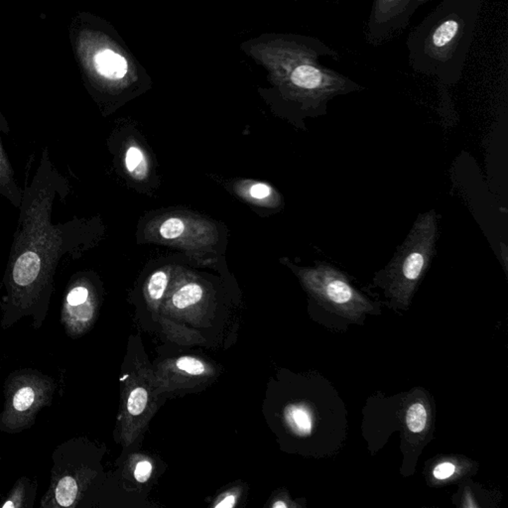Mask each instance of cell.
Segmentation results:
<instances>
[{"label": "cell", "mask_w": 508, "mask_h": 508, "mask_svg": "<svg viewBox=\"0 0 508 508\" xmlns=\"http://www.w3.org/2000/svg\"><path fill=\"white\" fill-rule=\"evenodd\" d=\"M204 296V289L195 282L187 283L172 296V304L175 308L186 309L199 303Z\"/></svg>", "instance_id": "cell-16"}, {"label": "cell", "mask_w": 508, "mask_h": 508, "mask_svg": "<svg viewBox=\"0 0 508 508\" xmlns=\"http://www.w3.org/2000/svg\"><path fill=\"white\" fill-rule=\"evenodd\" d=\"M430 421V408L425 399L415 398L406 406L405 426L409 437L427 435Z\"/></svg>", "instance_id": "cell-10"}, {"label": "cell", "mask_w": 508, "mask_h": 508, "mask_svg": "<svg viewBox=\"0 0 508 508\" xmlns=\"http://www.w3.org/2000/svg\"><path fill=\"white\" fill-rule=\"evenodd\" d=\"M125 165L128 174L135 180H144L148 175V161L144 150L137 145H130L125 151Z\"/></svg>", "instance_id": "cell-14"}, {"label": "cell", "mask_w": 508, "mask_h": 508, "mask_svg": "<svg viewBox=\"0 0 508 508\" xmlns=\"http://www.w3.org/2000/svg\"><path fill=\"white\" fill-rule=\"evenodd\" d=\"M169 275L167 271L160 269L155 271L147 282V294L152 301H159L163 298L168 286Z\"/></svg>", "instance_id": "cell-18"}, {"label": "cell", "mask_w": 508, "mask_h": 508, "mask_svg": "<svg viewBox=\"0 0 508 508\" xmlns=\"http://www.w3.org/2000/svg\"><path fill=\"white\" fill-rule=\"evenodd\" d=\"M0 130L6 134L9 132V127H7L6 122H2L1 116H0ZM0 195L4 196L17 209L20 208L23 189L19 187L16 182L13 168L4 150L1 137H0Z\"/></svg>", "instance_id": "cell-9"}, {"label": "cell", "mask_w": 508, "mask_h": 508, "mask_svg": "<svg viewBox=\"0 0 508 508\" xmlns=\"http://www.w3.org/2000/svg\"><path fill=\"white\" fill-rule=\"evenodd\" d=\"M483 0H442L409 34V65L442 84L458 83L471 50Z\"/></svg>", "instance_id": "cell-2"}, {"label": "cell", "mask_w": 508, "mask_h": 508, "mask_svg": "<svg viewBox=\"0 0 508 508\" xmlns=\"http://www.w3.org/2000/svg\"><path fill=\"white\" fill-rule=\"evenodd\" d=\"M437 239L438 215L431 210L418 217L393 260L376 273L374 285L383 290L391 308L407 311L436 253Z\"/></svg>", "instance_id": "cell-3"}, {"label": "cell", "mask_w": 508, "mask_h": 508, "mask_svg": "<svg viewBox=\"0 0 508 508\" xmlns=\"http://www.w3.org/2000/svg\"><path fill=\"white\" fill-rule=\"evenodd\" d=\"M426 1L428 0H374L365 32L367 42L377 46L395 37Z\"/></svg>", "instance_id": "cell-7"}, {"label": "cell", "mask_w": 508, "mask_h": 508, "mask_svg": "<svg viewBox=\"0 0 508 508\" xmlns=\"http://www.w3.org/2000/svg\"><path fill=\"white\" fill-rule=\"evenodd\" d=\"M152 464L148 461L139 462L134 471L135 480L140 483H146L151 476Z\"/></svg>", "instance_id": "cell-21"}, {"label": "cell", "mask_w": 508, "mask_h": 508, "mask_svg": "<svg viewBox=\"0 0 508 508\" xmlns=\"http://www.w3.org/2000/svg\"><path fill=\"white\" fill-rule=\"evenodd\" d=\"M94 67L99 74L110 80L122 79L127 72V60L108 49L101 51L96 55Z\"/></svg>", "instance_id": "cell-11"}, {"label": "cell", "mask_w": 508, "mask_h": 508, "mask_svg": "<svg viewBox=\"0 0 508 508\" xmlns=\"http://www.w3.org/2000/svg\"><path fill=\"white\" fill-rule=\"evenodd\" d=\"M236 505V497L234 495H227L224 497L221 502L217 503L215 505L216 508H231Z\"/></svg>", "instance_id": "cell-22"}, {"label": "cell", "mask_w": 508, "mask_h": 508, "mask_svg": "<svg viewBox=\"0 0 508 508\" xmlns=\"http://www.w3.org/2000/svg\"><path fill=\"white\" fill-rule=\"evenodd\" d=\"M148 401V394L142 387L135 388L129 394L127 400V410L132 415L137 416L144 412Z\"/></svg>", "instance_id": "cell-19"}, {"label": "cell", "mask_w": 508, "mask_h": 508, "mask_svg": "<svg viewBox=\"0 0 508 508\" xmlns=\"http://www.w3.org/2000/svg\"><path fill=\"white\" fill-rule=\"evenodd\" d=\"M239 193L253 204L265 207H277L280 196L270 185L261 182H246L239 189Z\"/></svg>", "instance_id": "cell-12"}, {"label": "cell", "mask_w": 508, "mask_h": 508, "mask_svg": "<svg viewBox=\"0 0 508 508\" xmlns=\"http://www.w3.org/2000/svg\"><path fill=\"white\" fill-rule=\"evenodd\" d=\"M149 234L155 241L186 248H205L215 243L216 229L210 222L183 216H169L152 222Z\"/></svg>", "instance_id": "cell-6"}, {"label": "cell", "mask_w": 508, "mask_h": 508, "mask_svg": "<svg viewBox=\"0 0 508 508\" xmlns=\"http://www.w3.org/2000/svg\"><path fill=\"white\" fill-rule=\"evenodd\" d=\"M32 485L26 478L18 481L17 485L11 490V495L6 498V502L0 504L2 508H23L30 507L27 502H32Z\"/></svg>", "instance_id": "cell-17"}, {"label": "cell", "mask_w": 508, "mask_h": 508, "mask_svg": "<svg viewBox=\"0 0 508 508\" xmlns=\"http://www.w3.org/2000/svg\"><path fill=\"white\" fill-rule=\"evenodd\" d=\"M96 310L93 285L84 277L72 278L63 300L61 321L67 335H82L91 322Z\"/></svg>", "instance_id": "cell-8"}, {"label": "cell", "mask_w": 508, "mask_h": 508, "mask_svg": "<svg viewBox=\"0 0 508 508\" xmlns=\"http://www.w3.org/2000/svg\"><path fill=\"white\" fill-rule=\"evenodd\" d=\"M177 367L182 372H187L192 376H200L205 372V364L195 357H183L177 360Z\"/></svg>", "instance_id": "cell-20"}, {"label": "cell", "mask_w": 508, "mask_h": 508, "mask_svg": "<svg viewBox=\"0 0 508 508\" xmlns=\"http://www.w3.org/2000/svg\"><path fill=\"white\" fill-rule=\"evenodd\" d=\"M273 507L274 508H286L287 504L285 502H281V500H279V502H275L274 504H273Z\"/></svg>", "instance_id": "cell-23"}, {"label": "cell", "mask_w": 508, "mask_h": 508, "mask_svg": "<svg viewBox=\"0 0 508 508\" xmlns=\"http://www.w3.org/2000/svg\"><path fill=\"white\" fill-rule=\"evenodd\" d=\"M67 179L57 170L45 148L30 182L23 190L20 214L8 256L2 297L4 329L30 317L34 328L43 325L54 291L60 261L76 250L79 243L75 222L53 224L55 201L68 193Z\"/></svg>", "instance_id": "cell-1"}, {"label": "cell", "mask_w": 508, "mask_h": 508, "mask_svg": "<svg viewBox=\"0 0 508 508\" xmlns=\"http://www.w3.org/2000/svg\"><path fill=\"white\" fill-rule=\"evenodd\" d=\"M56 388L54 379L37 370L13 372L4 387L6 402L0 412V431L17 434L29 429L38 413L52 402Z\"/></svg>", "instance_id": "cell-5"}, {"label": "cell", "mask_w": 508, "mask_h": 508, "mask_svg": "<svg viewBox=\"0 0 508 508\" xmlns=\"http://www.w3.org/2000/svg\"><path fill=\"white\" fill-rule=\"evenodd\" d=\"M286 420L293 430L301 436H307L313 429V416L303 405H293L287 408Z\"/></svg>", "instance_id": "cell-15"}, {"label": "cell", "mask_w": 508, "mask_h": 508, "mask_svg": "<svg viewBox=\"0 0 508 508\" xmlns=\"http://www.w3.org/2000/svg\"><path fill=\"white\" fill-rule=\"evenodd\" d=\"M297 273L322 314L330 321L335 319V325L362 324L367 315L381 313L379 304L353 286L345 273L335 266L322 261L314 267L299 268Z\"/></svg>", "instance_id": "cell-4"}, {"label": "cell", "mask_w": 508, "mask_h": 508, "mask_svg": "<svg viewBox=\"0 0 508 508\" xmlns=\"http://www.w3.org/2000/svg\"><path fill=\"white\" fill-rule=\"evenodd\" d=\"M469 469V462H462L459 459L449 458L440 459L433 466L431 480L437 485L451 483L464 476Z\"/></svg>", "instance_id": "cell-13"}, {"label": "cell", "mask_w": 508, "mask_h": 508, "mask_svg": "<svg viewBox=\"0 0 508 508\" xmlns=\"http://www.w3.org/2000/svg\"><path fill=\"white\" fill-rule=\"evenodd\" d=\"M0 461H1V455H0Z\"/></svg>", "instance_id": "cell-24"}]
</instances>
